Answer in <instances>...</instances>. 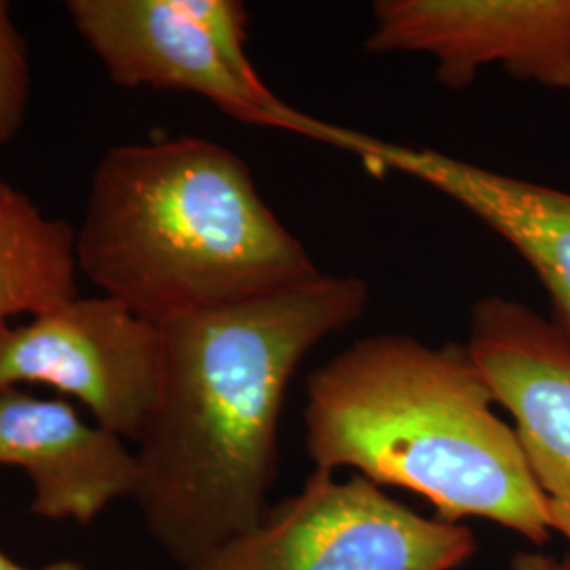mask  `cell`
I'll return each instance as SVG.
<instances>
[{
    "label": "cell",
    "mask_w": 570,
    "mask_h": 570,
    "mask_svg": "<svg viewBox=\"0 0 570 570\" xmlns=\"http://www.w3.org/2000/svg\"><path fill=\"white\" fill-rule=\"evenodd\" d=\"M497 406L468 345L367 336L308 376L306 454L315 471L353 469L423 497L446 522L484 520L541 548L548 503Z\"/></svg>",
    "instance_id": "obj_2"
},
{
    "label": "cell",
    "mask_w": 570,
    "mask_h": 570,
    "mask_svg": "<svg viewBox=\"0 0 570 570\" xmlns=\"http://www.w3.org/2000/svg\"><path fill=\"white\" fill-rule=\"evenodd\" d=\"M0 570H85L81 564L77 562H70V560H61V562H51L47 567L41 569H28V567H21L20 562L11 560L4 551L0 550Z\"/></svg>",
    "instance_id": "obj_14"
},
{
    "label": "cell",
    "mask_w": 570,
    "mask_h": 570,
    "mask_svg": "<svg viewBox=\"0 0 570 570\" xmlns=\"http://www.w3.org/2000/svg\"><path fill=\"white\" fill-rule=\"evenodd\" d=\"M465 345L513 421L551 530L570 543L569 336L518 301L487 296L471 311Z\"/></svg>",
    "instance_id": "obj_8"
},
{
    "label": "cell",
    "mask_w": 570,
    "mask_h": 570,
    "mask_svg": "<svg viewBox=\"0 0 570 570\" xmlns=\"http://www.w3.org/2000/svg\"><path fill=\"white\" fill-rule=\"evenodd\" d=\"M0 468L21 469L32 511L56 522L89 524L136 487V459L121 438L85 423L63 400L20 389L0 391Z\"/></svg>",
    "instance_id": "obj_10"
},
{
    "label": "cell",
    "mask_w": 570,
    "mask_h": 570,
    "mask_svg": "<svg viewBox=\"0 0 570 570\" xmlns=\"http://www.w3.org/2000/svg\"><path fill=\"white\" fill-rule=\"evenodd\" d=\"M75 249L91 284L155 326L322 275L244 159L195 136L106 150Z\"/></svg>",
    "instance_id": "obj_3"
},
{
    "label": "cell",
    "mask_w": 570,
    "mask_h": 570,
    "mask_svg": "<svg viewBox=\"0 0 570 570\" xmlns=\"http://www.w3.org/2000/svg\"><path fill=\"white\" fill-rule=\"evenodd\" d=\"M30 82L28 47L11 20V4L0 0V148L11 142L23 125Z\"/></svg>",
    "instance_id": "obj_12"
},
{
    "label": "cell",
    "mask_w": 570,
    "mask_h": 570,
    "mask_svg": "<svg viewBox=\"0 0 570 570\" xmlns=\"http://www.w3.org/2000/svg\"><path fill=\"white\" fill-rule=\"evenodd\" d=\"M77 230L0 176V326L79 296Z\"/></svg>",
    "instance_id": "obj_11"
},
{
    "label": "cell",
    "mask_w": 570,
    "mask_h": 570,
    "mask_svg": "<svg viewBox=\"0 0 570 570\" xmlns=\"http://www.w3.org/2000/svg\"><path fill=\"white\" fill-rule=\"evenodd\" d=\"M475 553L468 524L410 510L362 475L313 469L254 529L186 570H459Z\"/></svg>",
    "instance_id": "obj_5"
},
{
    "label": "cell",
    "mask_w": 570,
    "mask_h": 570,
    "mask_svg": "<svg viewBox=\"0 0 570 570\" xmlns=\"http://www.w3.org/2000/svg\"><path fill=\"white\" fill-rule=\"evenodd\" d=\"M330 146L372 169H393L465 207L529 263L550 292L556 326L570 338V193L505 176L428 146L385 142L338 127Z\"/></svg>",
    "instance_id": "obj_9"
},
{
    "label": "cell",
    "mask_w": 570,
    "mask_h": 570,
    "mask_svg": "<svg viewBox=\"0 0 570 570\" xmlns=\"http://www.w3.org/2000/svg\"><path fill=\"white\" fill-rule=\"evenodd\" d=\"M161 327L112 296H77L0 326V391L47 385L77 397L98 428L136 442L157 402Z\"/></svg>",
    "instance_id": "obj_6"
},
{
    "label": "cell",
    "mask_w": 570,
    "mask_h": 570,
    "mask_svg": "<svg viewBox=\"0 0 570 570\" xmlns=\"http://www.w3.org/2000/svg\"><path fill=\"white\" fill-rule=\"evenodd\" d=\"M372 53H428L438 81L463 89L487 66L570 91V0H379Z\"/></svg>",
    "instance_id": "obj_7"
},
{
    "label": "cell",
    "mask_w": 570,
    "mask_h": 570,
    "mask_svg": "<svg viewBox=\"0 0 570 570\" xmlns=\"http://www.w3.org/2000/svg\"><path fill=\"white\" fill-rule=\"evenodd\" d=\"M508 570H570V556L556 558L546 551H518L511 556Z\"/></svg>",
    "instance_id": "obj_13"
},
{
    "label": "cell",
    "mask_w": 570,
    "mask_h": 570,
    "mask_svg": "<svg viewBox=\"0 0 570 570\" xmlns=\"http://www.w3.org/2000/svg\"><path fill=\"white\" fill-rule=\"evenodd\" d=\"M367 298L360 277L322 273L159 326L161 381L136 440L131 499L180 569L265 518L285 391L315 346L362 317Z\"/></svg>",
    "instance_id": "obj_1"
},
{
    "label": "cell",
    "mask_w": 570,
    "mask_h": 570,
    "mask_svg": "<svg viewBox=\"0 0 570 570\" xmlns=\"http://www.w3.org/2000/svg\"><path fill=\"white\" fill-rule=\"evenodd\" d=\"M66 13L115 85L193 94L237 121L326 144L332 122L282 102L252 66L244 2L68 0Z\"/></svg>",
    "instance_id": "obj_4"
}]
</instances>
